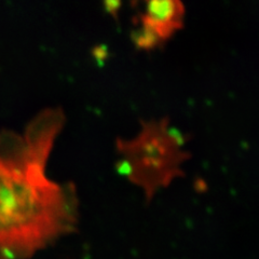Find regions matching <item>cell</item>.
Masks as SVG:
<instances>
[{
  "label": "cell",
  "instance_id": "6da1fadb",
  "mask_svg": "<svg viewBox=\"0 0 259 259\" xmlns=\"http://www.w3.org/2000/svg\"><path fill=\"white\" fill-rule=\"evenodd\" d=\"M64 122L48 108L22 133L0 135V259H27L75 228V189L47 174Z\"/></svg>",
  "mask_w": 259,
  "mask_h": 259
},
{
  "label": "cell",
  "instance_id": "7a4b0ae2",
  "mask_svg": "<svg viewBox=\"0 0 259 259\" xmlns=\"http://www.w3.org/2000/svg\"><path fill=\"white\" fill-rule=\"evenodd\" d=\"M182 5L171 0H153L146 4V12L142 16L143 27L153 30L163 39L177 25L176 19L182 13Z\"/></svg>",
  "mask_w": 259,
  "mask_h": 259
},
{
  "label": "cell",
  "instance_id": "3957f363",
  "mask_svg": "<svg viewBox=\"0 0 259 259\" xmlns=\"http://www.w3.org/2000/svg\"><path fill=\"white\" fill-rule=\"evenodd\" d=\"M133 39L136 46L142 49H150L155 47L161 40V38L155 31L146 27H142L141 29L135 31Z\"/></svg>",
  "mask_w": 259,
  "mask_h": 259
},
{
  "label": "cell",
  "instance_id": "277c9868",
  "mask_svg": "<svg viewBox=\"0 0 259 259\" xmlns=\"http://www.w3.org/2000/svg\"><path fill=\"white\" fill-rule=\"evenodd\" d=\"M167 136L169 137V139H172L176 145H183L185 142L183 133H181L180 130H177V128H173V127L168 128Z\"/></svg>",
  "mask_w": 259,
  "mask_h": 259
}]
</instances>
